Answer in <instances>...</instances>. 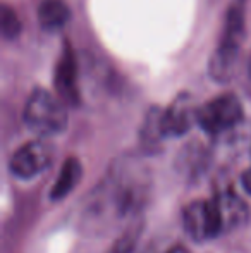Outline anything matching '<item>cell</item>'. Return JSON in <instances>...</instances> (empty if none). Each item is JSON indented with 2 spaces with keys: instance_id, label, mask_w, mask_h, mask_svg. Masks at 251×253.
<instances>
[{
  "instance_id": "cell-1",
  "label": "cell",
  "mask_w": 251,
  "mask_h": 253,
  "mask_svg": "<svg viewBox=\"0 0 251 253\" xmlns=\"http://www.w3.org/2000/svg\"><path fill=\"white\" fill-rule=\"evenodd\" d=\"M24 123L40 138L54 136L67 126L66 103L47 90H35L24 107Z\"/></svg>"
},
{
  "instance_id": "cell-2",
  "label": "cell",
  "mask_w": 251,
  "mask_h": 253,
  "mask_svg": "<svg viewBox=\"0 0 251 253\" xmlns=\"http://www.w3.org/2000/svg\"><path fill=\"white\" fill-rule=\"evenodd\" d=\"M243 119V105L234 95H220L196 110V123L210 134H220L236 127Z\"/></svg>"
},
{
  "instance_id": "cell-3",
  "label": "cell",
  "mask_w": 251,
  "mask_h": 253,
  "mask_svg": "<svg viewBox=\"0 0 251 253\" xmlns=\"http://www.w3.org/2000/svg\"><path fill=\"white\" fill-rule=\"evenodd\" d=\"M52 160H54V147L41 138L17 148L9 160V170L19 179H33L50 167Z\"/></svg>"
},
{
  "instance_id": "cell-4",
  "label": "cell",
  "mask_w": 251,
  "mask_h": 253,
  "mask_svg": "<svg viewBox=\"0 0 251 253\" xmlns=\"http://www.w3.org/2000/svg\"><path fill=\"white\" fill-rule=\"evenodd\" d=\"M182 227L196 243H205L220 236L222 229L214 202L196 200L186 205L182 210Z\"/></svg>"
},
{
  "instance_id": "cell-5",
  "label": "cell",
  "mask_w": 251,
  "mask_h": 253,
  "mask_svg": "<svg viewBox=\"0 0 251 253\" xmlns=\"http://www.w3.org/2000/svg\"><path fill=\"white\" fill-rule=\"evenodd\" d=\"M196 110L189 95H179L160 114V129L164 138H176L188 133L193 123H196Z\"/></svg>"
},
{
  "instance_id": "cell-6",
  "label": "cell",
  "mask_w": 251,
  "mask_h": 253,
  "mask_svg": "<svg viewBox=\"0 0 251 253\" xmlns=\"http://www.w3.org/2000/svg\"><path fill=\"white\" fill-rule=\"evenodd\" d=\"M214 207L217 210L218 222L222 234L236 231L243 227L250 219V209L243 198H239L234 191H220L214 197Z\"/></svg>"
},
{
  "instance_id": "cell-7",
  "label": "cell",
  "mask_w": 251,
  "mask_h": 253,
  "mask_svg": "<svg viewBox=\"0 0 251 253\" xmlns=\"http://www.w3.org/2000/svg\"><path fill=\"white\" fill-rule=\"evenodd\" d=\"M76 59L71 47L67 45L57 64V74H55V88L57 95L66 105H76L79 102V91H77V78H76Z\"/></svg>"
},
{
  "instance_id": "cell-8",
  "label": "cell",
  "mask_w": 251,
  "mask_h": 253,
  "mask_svg": "<svg viewBox=\"0 0 251 253\" xmlns=\"http://www.w3.org/2000/svg\"><path fill=\"white\" fill-rule=\"evenodd\" d=\"M81 176H83V167H81L79 160L74 159V157L67 159L66 162H64L61 172H59L57 181H55L50 190V200L61 202L69 193H72V190L81 181Z\"/></svg>"
},
{
  "instance_id": "cell-9",
  "label": "cell",
  "mask_w": 251,
  "mask_h": 253,
  "mask_svg": "<svg viewBox=\"0 0 251 253\" xmlns=\"http://www.w3.org/2000/svg\"><path fill=\"white\" fill-rule=\"evenodd\" d=\"M69 16L71 10L64 0H41L38 7V23L47 31L61 30L69 21Z\"/></svg>"
},
{
  "instance_id": "cell-10",
  "label": "cell",
  "mask_w": 251,
  "mask_h": 253,
  "mask_svg": "<svg viewBox=\"0 0 251 253\" xmlns=\"http://www.w3.org/2000/svg\"><path fill=\"white\" fill-rule=\"evenodd\" d=\"M239 50H232V48L222 47L218 45L215 50L214 57L210 60V73L217 81H227L231 80L232 73L236 69V62H238Z\"/></svg>"
},
{
  "instance_id": "cell-11",
  "label": "cell",
  "mask_w": 251,
  "mask_h": 253,
  "mask_svg": "<svg viewBox=\"0 0 251 253\" xmlns=\"http://www.w3.org/2000/svg\"><path fill=\"white\" fill-rule=\"evenodd\" d=\"M0 28H2V35L7 40H14L19 37L21 33V21L14 9L9 5L2 7V14H0Z\"/></svg>"
},
{
  "instance_id": "cell-12",
  "label": "cell",
  "mask_w": 251,
  "mask_h": 253,
  "mask_svg": "<svg viewBox=\"0 0 251 253\" xmlns=\"http://www.w3.org/2000/svg\"><path fill=\"white\" fill-rule=\"evenodd\" d=\"M108 253H138V238L134 233H127L112 247Z\"/></svg>"
},
{
  "instance_id": "cell-13",
  "label": "cell",
  "mask_w": 251,
  "mask_h": 253,
  "mask_svg": "<svg viewBox=\"0 0 251 253\" xmlns=\"http://www.w3.org/2000/svg\"><path fill=\"white\" fill-rule=\"evenodd\" d=\"M241 184H243V188H245L246 193L251 195V167H250V169H246L245 172H243Z\"/></svg>"
},
{
  "instance_id": "cell-14",
  "label": "cell",
  "mask_w": 251,
  "mask_h": 253,
  "mask_svg": "<svg viewBox=\"0 0 251 253\" xmlns=\"http://www.w3.org/2000/svg\"><path fill=\"white\" fill-rule=\"evenodd\" d=\"M167 253H189L186 248H182V247H174L172 250H169Z\"/></svg>"
}]
</instances>
